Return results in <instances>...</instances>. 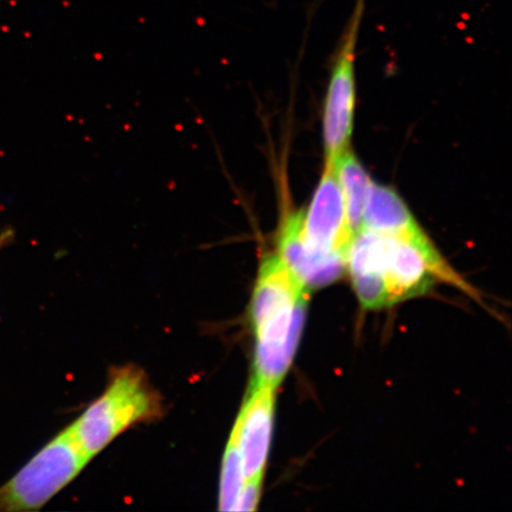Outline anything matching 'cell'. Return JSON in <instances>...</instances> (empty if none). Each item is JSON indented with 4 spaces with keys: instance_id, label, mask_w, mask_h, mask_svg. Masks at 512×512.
<instances>
[{
    "instance_id": "1",
    "label": "cell",
    "mask_w": 512,
    "mask_h": 512,
    "mask_svg": "<svg viewBox=\"0 0 512 512\" xmlns=\"http://www.w3.org/2000/svg\"><path fill=\"white\" fill-rule=\"evenodd\" d=\"M309 293L277 253L265 256L251 303L255 382H283L303 335Z\"/></svg>"
},
{
    "instance_id": "2",
    "label": "cell",
    "mask_w": 512,
    "mask_h": 512,
    "mask_svg": "<svg viewBox=\"0 0 512 512\" xmlns=\"http://www.w3.org/2000/svg\"><path fill=\"white\" fill-rule=\"evenodd\" d=\"M163 400L145 371L132 366L115 368L105 392L70 428L89 459L133 426L163 415Z\"/></svg>"
},
{
    "instance_id": "3",
    "label": "cell",
    "mask_w": 512,
    "mask_h": 512,
    "mask_svg": "<svg viewBox=\"0 0 512 512\" xmlns=\"http://www.w3.org/2000/svg\"><path fill=\"white\" fill-rule=\"evenodd\" d=\"M89 460L69 426L0 486V512L41 509L79 476Z\"/></svg>"
},
{
    "instance_id": "4",
    "label": "cell",
    "mask_w": 512,
    "mask_h": 512,
    "mask_svg": "<svg viewBox=\"0 0 512 512\" xmlns=\"http://www.w3.org/2000/svg\"><path fill=\"white\" fill-rule=\"evenodd\" d=\"M367 0H356L326 93L323 136L325 163L336 160L350 149L356 102L355 51Z\"/></svg>"
},
{
    "instance_id": "5",
    "label": "cell",
    "mask_w": 512,
    "mask_h": 512,
    "mask_svg": "<svg viewBox=\"0 0 512 512\" xmlns=\"http://www.w3.org/2000/svg\"><path fill=\"white\" fill-rule=\"evenodd\" d=\"M302 238L307 251L318 258H347L354 233L349 226L336 163H325L310 206L302 210Z\"/></svg>"
},
{
    "instance_id": "6",
    "label": "cell",
    "mask_w": 512,
    "mask_h": 512,
    "mask_svg": "<svg viewBox=\"0 0 512 512\" xmlns=\"http://www.w3.org/2000/svg\"><path fill=\"white\" fill-rule=\"evenodd\" d=\"M275 390L270 384L253 381L232 431L238 441L246 479L264 477L271 448Z\"/></svg>"
},
{
    "instance_id": "7",
    "label": "cell",
    "mask_w": 512,
    "mask_h": 512,
    "mask_svg": "<svg viewBox=\"0 0 512 512\" xmlns=\"http://www.w3.org/2000/svg\"><path fill=\"white\" fill-rule=\"evenodd\" d=\"M277 243L279 258L309 292L335 283L347 271L344 256L318 258L307 251L302 238V210L284 215Z\"/></svg>"
},
{
    "instance_id": "8",
    "label": "cell",
    "mask_w": 512,
    "mask_h": 512,
    "mask_svg": "<svg viewBox=\"0 0 512 512\" xmlns=\"http://www.w3.org/2000/svg\"><path fill=\"white\" fill-rule=\"evenodd\" d=\"M362 229L382 235L407 236L421 228L398 192L371 182Z\"/></svg>"
},
{
    "instance_id": "9",
    "label": "cell",
    "mask_w": 512,
    "mask_h": 512,
    "mask_svg": "<svg viewBox=\"0 0 512 512\" xmlns=\"http://www.w3.org/2000/svg\"><path fill=\"white\" fill-rule=\"evenodd\" d=\"M336 169L349 226L355 235L362 229L364 209L373 181L350 149L336 160Z\"/></svg>"
},
{
    "instance_id": "10",
    "label": "cell",
    "mask_w": 512,
    "mask_h": 512,
    "mask_svg": "<svg viewBox=\"0 0 512 512\" xmlns=\"http://www.w3.org/2000/svg\"><path fill=\"white\" fill-rule=\"evenodd\" d=\"M245 480L238 441H236L235 434L232 432L222 460L219 491L220 511H235L236 502H238Z\"/></svg>"
},
{
    "instance_id": "11",
    "label": "cell",
    "mask_w": 512,
    "mask_h": 512,
    "mask_svg": "<svg viewBox=\"0 0 512 512\" xmlns=\"http://www.w3.org/2000/svg\"><path fill=\"white\" fill-rule=\"evenodd\" d=\"M264 477L247 478L243 483L235 511H254L260 502Z\"/></svg>"
},
{
    "instance_id": "12",
    "label": "cell",
    "mask_w": 512,
    "mask_h": 512,
    "mask_svg": "<svg viewBox=\"0 0 512 512\" xmlns=\"http://www.w3.org/2000/svg\"><path fill=\"white\" fill-rule=\"evenodd\" d=\"M14 238L15 235L11 229H5L3 232H0V252H2L6 246H9Z\"/></svg>"
}]
</instances>
